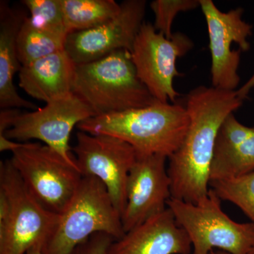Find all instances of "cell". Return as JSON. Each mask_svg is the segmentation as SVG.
Listing matches in <instances>:
<instances>
[{"mask_svg":"<svg viewBox=\"0 0 254 254\" xmlns=\"http://www.w3.org/2000/svg\"><path fill=\"white\" fill-rule=\"evenodd\" d=\"M43 249L41 247H35L28 251L26 254H44L43 252Z\"/></svg>","mask_w":254,"mask_h":254,"instance_id":"27","label":"cell"},{"mask_svg":"<svg viewBox=\"0 0 254 254\" xmlns=\"http://www.w3.org/2000/svg\"><path fill=\"white\" fill-rule=\"evenodd\" d=\"M73 93L95 116L145 108L158 101L138 78L127 50L76 65Z\"/></svg>","mask_w":254,"mask_h":254,"instance_id":"3","label":"cell"},{"mask_svg":"<svg viewBox=\"0 0 254 254\" xmlns=\"http://www.w3.org/2000/svg\"><path fill=\"white\" fill-rule=\"evenodd\" d=\"M32 22L47 31L67 36L69 34L61 0H23Z\"/></svg>","mask_w":254,"mask_h":254,"instance_id":"21","label":"cell"},{"mask_svg":"<svg viewBox=\"0 0 254 254\" xmlns=\"http://www.w3.org/2000/svg\"><path fill=\"white\" fill-rule=\"evenodd\" d=\"M11 153V163L33 198L50 213L62 215L83 177L78 168L40 143H22Z\"/></svg>","mask_w":254,"mask_h":254,"instance_id":"7","label":"cell"},{"mask_svg":"<svg viewBox=\"0 0 254 254\" xmlns=\"http://www.w3.org/2000/svg\"><path fill=\"white\" fill-rule=\"evenodd\" d=\"M200 6V0H155L150 8L155 16L153 26L168 39L173 36V24L177 15Z\"/></svg>","mask_w":254,"mask_h":254,"instance_id":"22","label":"cell"},{"mask_svg":"<svg viewBox=\"0 0 254 254\" xmlns=\"http://www.w3.org/2000/svg\"><path fill=\"white\" fill-rule=\"evenodd\" d=\"M194 46L190 37L181 32L170 39L157 31L150 23H143L131 51L137 76L151 95L163 103H177L180 93L175 89L177 58L185 56Z\"/></svg>","mask_w":254,"mask_h":254,"instance_id":"8","label":"cell"},{"mask_svg":"<svg viewBox=\"0 0 254 254\" xmlns=\"http://www.w3.org/2000/svg\"><path fill=\"white\" fill-rule=\"evenodd\" d=\"M237 91L200 86L187 95L190 123L183 141L169 158L171 198L198 203L208 194L215 139L225 118L243 104Z\"/></svg>","mask_w":254,"mask_h":254,"instance_id":"1","label":"cell"},{"mask_svg":"<svg viewBox=\"0 0 254 254\" xmlns=\"http://www.w3.org/2000/svg\"><path fill=\"white\" fill-rule=\"evenodd\" d=\"M254 171V127L245 126L231 113L219 128L210 182L230 180Z\"/></svg>","mask_w":254,"mask_h":254,"instance_id":"15","label":"cell"},{"mask_svg":"<svg viewBox=\"0 0 254 254\" xmlns=\"http://www.w3.org/2000/svg\"><path fill=\"white\" fill-rule=\"evenodd\" d=\"M200 4L208 27L212 86L237 91L240 83L241 53L250 49L248 38L252 34V26L242 18V8L222 12L212 0H200Z\"/></svg>","mask_w":254,"mask_h":254,"instance_id":"11","label":"cell"},{"mask_svg":"<svg viewBox=\"0 0 254 254\" xmlns=\"http://www.w3.org/2000/svg\"><path fill=\"white\" fill-rule=\"evenodd\" d=\"M95 116L88 105L70 93L52 100L43 108L21 113L2 136L17 142L40 140L77 168L68 143L70 135L75 127Z\"/></svg>","mask_w":254,"mask_h":254,"instance_id":"9","label":"cell"},{"mask_svg":"<svg viewBox=\"0 0 254 254\" xmlns=\"http://www.w3.org/2000/svg\"><path fill=\"white\" fill-rule=\"evenodd\" d=\"M66 37L36 26L29 16H26L18 32L16 43L21 66L64 50Z\"/></svg>","mask_w":254,"mask_h":254,"instance_id":"19","label":"cell"},{"mask_svg":"<svg viewBox=\"0 0 254 254\" xmlns=\"http://www.w3.org/2000/svg\"><path fill=\"white\" fill-rule=\"evenodd\" d=\"M115 239L105 233H97L78 246L71 254H107Z\"/></svg>","mask_w":254,"mask_h":254,"instance_id":"23","label":"cell"},{"mask_svg":"<svg viewBox=\"0 0 254 254\" xmlns=\"http://www.w3.org/2000/svg\"><path fill=\"white\" fill-rule=\"evenodd\" d=\"M186 231L168 208L115 240L107 254H190Z\"/></svg>","mask_w":254,"mask_h":254,"instance_id":"14","label":"cell"},{"mask_svg":"<svg viewBox=\"0 0 254 254\" xmlns=\"http://www.w3.org/2000/svg\"><path fill=\"white\" fill-rule=\"evenodd\" d=\"M254 87V73L248 81L240 89L237 90V95L241 99L245 100L248 98L249 93Z\"/></svg>","mask_w":254,"mask_h":254,"instance_id":"26","label":"cell"},{"mask_svg":"<svg viewBox=\"0 0 254 254\" xmlns=\"http://www.w3.org/2000/svg\"><path fill=\"white\" fill-rule=\"evenodd\" d=\"M220 200L236 205L254 224V171L242 176L210 182Z\"/></svg>","mask_w":254,"mask_h":254,"instance_id":"20","label":"cell"},{"mask_svg":"<svg viewBox=\"0 0 254 254\" xmlns=\"http://www.w3.org/2000/svg\"><path fill=\"white\" fill-rule=\"evenodd\" d=\"M210 254H230L228 252H225L222 250H213L210 252Z\"/></svg>","mask_w":254,"mask_h":254,"instance_id":"28","label":"cell"},{"mask_svg":"<svg viewBox=\"0 0 254 254\" xmlns=\"http://www.w3.org/2000/svg\"><path fill=\"white\" fill-rule=\"evenodd\" d=\"M21 113L17 108H5L0 111V136L13 127L16 119Z\"/></svg>","mask_w":254,"mask_h":254,"instance_id":"24","label":"cell"},{"mask_svg":"<svg viewBox=\"0 0 254 254\" xmlns=\"http://www.w3.org/2000/svg\"><path fill=\"white\" fill-rule=\"evenodd\" d=\"M168 208L190 237V254H210L214 249L230 254H251L254 250V224L239 223L224 213L213 190L198 203L170 198Z\"/></svg>","mask_w":254,"mask_h":254,"instance_id":"6","label":"cell"},{"mask_svg":"<svg viewBox=\"0 0 254 254\" xmlns=\"http://www.w3.org/2000/svg\"><path fill=\"white\" fill-rule=\"evenodd\" d=\"M97 233L115 240L124 236L122 216L114 205L108 189L94 177H83L59 222L43 248L44 254H71Z\"/></svg>","mask_w":254,"mask_h":254,"instance_id":"5","label":"cell"},{"mask_svg":"<svg viewBox=\"0 0 254 254\" xmlns=\"http://www.w3.org/2000/svg\"><path fill=\"white\" fill-rule=\"evenodd\" d=\"M72 151L82 176L96 177L103 182L123 216L127 181L137 158L134 148L118 137L80 131Z\"/></svg>","mask_w":254,"mask_h":254,"instance_id":"10","label":"cell"},{"mask_svg":"<svg viewBox=\"0 0 254 254\" xmlns=\"http://www.w3.org/2000/svg\"><path fill=\"white\" fill-rule=\"evenodd\" d=\"M22 143L9 139L5 136H0V151H14L21 146Z\"/></svg>","mask_w":254,"mask_h":254,"instance_id":"25","label":"cell"},{"mask_svg":"<svg viewBox=\"0 0 254 254\" xmlns=\"http://www.w3.org/2000/svg\"><path fill=\"white\" fill-rule=\"evenodd\" d=\"M251 254H254V250L252 251V252L251 253Z\"/></svg>","mask_w":254,"mask_h":254,"instance_id":"29","label":"cell"},{"mask_svg":"<svg viewBox=\"0 0 254 254\" xmlns=\"http://www.w3.org/2000/svg\"><path fill=\"white\" fill-rule=\"evenodd\" d=\"M162 155H137L127 185V204L123 216L124 231H130L168 208L171 180Z\"/></svg>","mask_w":254,"mask_h":254,"instance_id":"13","label":"cell"},{"mask_svg":"<svg viewBox=\"0 0 254 254\" xmlns=\"http://www.w3.org/2000/svg\"><path fill=\"white\" fill-rule=\"evenodd\" d=\"M190 123L185 105L158 101L145 108L93 117L77 128L91 134L118 137L131 145L137 155L169 158L181 145Z\"/></svg>","mask_w":254,"mask_h":254,"instance_id":"2","label":"cell"},{"mask_svg":"<svg viewBox=\"0 0 254 254\" xmlns=\"http://www.w3.org/2000/svg\"><path fill=\"white\" fill-rule=\"evenodd\" d=\"M27 15L24 11L11 7L6 1L0 3V107L26 108L38 107L18 94L14 83L15 73L21 69L17 53V37Z\"/></svg>","mask_w":254,"mask_h":254,"instance_id":"17","label":"cell"},{"mask_svg":"<svg viewBox=\"0 0 254 254\" xmlns=\"http://www.w3.org/2000/svg\"><path fill=\"white\" fill-rule=\"evenodd\" d=\"M60 215L47 210L28 191L11 160L0 163V254L43 248Z\"/></svg>","mask_w":254,"mask_h":254,"instance_id":"4","label":"cell"},{"mask_svg":"<svg viewBox=\"0 0 254 254\" xmlns=\"http://www.w3.org/2000/svg\"><path fill=\"white\" fill-rule=\"evenodd\" d=\"M76 64L63 50L21 66L18 85L32 98L46 103L73 93Z\"/></svg>","mask_w":254,"mask_h":254,"instance_id":"16","label":"cell"},{"mask_svg":"<svg viewBox=\"0 0 254 254\" xmlns=\"http://www.w3.org/2000/svg\"><path fill=\"white\" fill-rule=\"evenodd\" d=\"M120 6L118 16L107 22L66 37L64 50L76 65L101 59L118 50L131 53L144 23L146 1L126 0Z\"/></svg>","mask_w":254,"mask_h":254,"instance_id":"12","label":"cell"},{"mask_svg":"<svg viewBox=\"0 0 254 254\" xmlns=\"http://www.w3.org/2000/svg\"><path fill=\"white\" fill-rule=\"evenodd\" d=\"M69 33L91 29L115 16L121 10L114 0H61Z\"/></svg>","mask_w":254,"mask_h":254,"instance_id":"18","label":"cell"}]
</instances>
